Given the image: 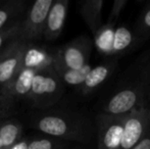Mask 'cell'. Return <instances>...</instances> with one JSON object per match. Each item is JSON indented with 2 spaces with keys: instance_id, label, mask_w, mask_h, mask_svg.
Wrapping results in <instances>:
<instances>
[{
  "instance_id": "obj_9",
  "label": "cell",
  "mask_w": 150,
  "mask_h": 149,
  "mask_svg": "<svg viewBox=\"0 0 150 149\" xmlns=\"http://www.w3.org/2000/svg\"><path fill=\"white\" fill-rule=\"evenodd\" d=\"M117 57H106L102 62L92 66L84 83L77 89L82 97H89L99 91L115 74L119 64Z\"/></svg>"
},
{
  "instance_id": "obj_21",
  "label": "cell",
  "mask_w": 150,
  "mask_h": 149,
  "mask_svg": "<svg viewBox=\"0 0 150 149\" xmlns=\"http://www.w3.org/2000/svg\"><path fill=\"white\" fill-rule=\"evenodd\" d=\"M21 23V22H20ZM20 23L0 31V52L4 47L14 39H18V33H20Z\"/></svg>"
},
{
  "instance_id": "obj_23",
  "label": "cell",
  "mask_w": 150,
  "mask_h": 149,
  "mask_svg": "<svg viewBox=\"0 0 150 149\" xmlns=\"http://www.w3.org/2000/svg\"><path fill=\"white\" fill-rule=\"evenodd\" d=\"M31 136H23L18 142L13 144L12 146H10L8 149H28L29 142H30Z\"/></svg>"
},
{
  "instance_id": "obj_11",
  "label": "cell",
  "mask_w": 150,
  "mask_h": 149,
  "mask_svg": "<svg viewBox=\"0 0 150 149\" xmlns=\"http://www.w3.org/2000/svg\"><path fill=\"white\" fill-rule=\"evenodd\" d=\"M38 70L23 64L16 77L9 84L0 88V93L10 95L16 102L25 101Z\"/></svg>"
},
{
  "instance_id": "obj_1",
  "label": "cell",
  "mask_w": 150,
  "mask_h": 149,
  "mask_svg": "<svg viewBox=\"0 0 150 149\" xmlns=\"http://www.w3.org/2000/svg\"><path fill=\"white\" fill-rule=\"evenodd\" d=\"M30 125L41 134L71 143L88 145L95 137V121L87 112L53 106L31 112Z\"/></svg>"
},
{
  "instance_id": "obj_25",
  "label": "cell",
  "mask_w": 150,
  "mask_h": 149,
  "mask_svg": "<svg viewBox=\"0 0 150 149\" xmlns=\"http://www.w3.org/2000/svg\"><path fill=\"white\" fill-rule=\"evenodd\" d=\"M67 149H89L87 147H85L84 145H80V144H71V146H69Z\"/></svg>"
},
{
  "instance_id": "obj_7",
  "label": "cell",
  "mask_w": 150,
  "mask_h": 149,
  "mask_svg": "<svg viewBox=\"0 0 150 149\" xmlns=\"http://www.w3.org/2000/svg\"><path fill=\"white\" fill-rule=\"evenodd\" d=\"M150 130V112L147 107L139 108L125 117L124 129L119 149H133Z\"/></svg>"
},
{
  "instance_id": "obj_12",
  "label": "cell",
  "mask_w": 150,
  "mask_h": 149,
  "mask_svg": "<svg viewBox=\"0 0 150 149\" xmlns=\"http://www.w3.org/2000/svg\"><path fill=\"white\" fill-rule=\"evenodd\" d=\"M139 44L141 43L139 42L134 31L126 25H120L115 28L112 43H111L110 57L120 58V56L135 49Z\"/></svg>"
},
{
  "instance_id": "obj_24",
  "label": "cell",
  "mask_w": 150,
  "mask_h": 149,
  "mask_svg": "<svg viewBox=\"0 0 150 149\" xmlns=\"http://www.w3.org/2000/svg\"><path fill=\"white\" fill-rule=\"evenodd\" d=\"M133 149H150V130L146 134V136Z\"/></svg>"
},
{
  "instance_id": "obj_3",
  "label": "cell",
  "mask_w": 150,
  "mask_h": 149,
  "mask_svg": "<svg viewBox=\"0 0 150 149\" xmlns=\"http://www.w3.org/2000/svg\"><path fill=\"white\" fill-rule=\"evenodd\" d=\"M65 86L53 68L47 66L36 73L25 103L34 110H45L56 106L64 94Z\"/></svg>"
},
{
  "instance_id": "obj_26",
  "label": "cell",
  "mask_w": 150,
  "mask_h": 149,
  "mask_svg": "<svg viewBox=\"0 0 150 149\" xmlns=\"http://www.w3.org/2000/svg\"><path fill=\"white\" fill-rule=\"evenodd\" d=\"M147 108H148L149 112H150V93H149V97H148V103H147Z\"/></svg>"
},
{
  "instance_id": "obj_17",
  "label": "cell",
  "mask_w": 150,
  "mask_h": 149,
  "mask_svg": "<svg viewBox=\"0 0 150 149\" xmlns=\"http://www.w3.org/2000/svg\"><path fill=\"white\" fill-rule=\"evenodd\" d=\"M115 28V26H111V25H102V27L94 35L95 46L97 50L105 57H110L111 43H112Z\"/></svg>"
},
{
  "instance_id": "obj_20",
  "label": "cell",
  "mask_w": 150,
  "mask_h": 149,
  "mask_svg": "<svg viewBox=\"0 0 150 149\" xmlns=\"http://www.w3.org/2000/svg\"><path fill=\"white\" fill-rule=\"evenodd\" d=\"M18 102L10 95L0 93V123L10 119L16 112Z\"/></svg>"
},
{
  "instance_id": "obj_5",
  "label": "cell",
  "mask_w": 150,
  "mask_h": 149,
  "mask_svg": "<svg viewBox=\"0 0 150 149\" xmlns=\"http://www.w3.org/2000/svg\"><path fill=\"white\" fill-rule=\"evenodd\" d=\"M53 0H37L27 9L20 23L18 39L27 43L43 38L46 18Z\"/></svg>"
},
{
  "instance_id": "obj_2",
  "label": "cell",
  "mask_w": 150,
  "mask_h": 149,
  "mask_svg": "<svg viewBox=\"0 0 150 149\" xmlns=\"http://www.w3.org/2000/svg\"><path fill=\"white\" fill-rule=\"evenodd\" d=\"M134 72L120 81L101 106V112L120 117L147 107L150 93V49L133 64Z\"/></svg>"
},
{
  "instance_id": "obj_4",
  "label": "cell",
  "mask_w": 150,
  "mask_h": 149,
  "mask_svg": "<svg viewBox=\"0 0 150 149\" xmlns=\"http://www.w3.org/2000/svg\"><path fill=\"white\" fill-rule=\"evenodd\" d=\"M93 46L94 42L90 37L81 35L64 45L54 48L52 64L73 70L83 68L89 64Z\"/></svg>"
},
{
  "instance_id": "obj_14",
  "label": "cell",
  "mask_w": 150,
  "mask_h": 149,
  "mask_svg": "<svg viewBox=\"0 0 150 149\" xmlns=\"http://www.w3.org/2000/svg\"><path fill=\"white\" fill-rule=\"evenodd\" d=\"M27 11L25 0H6L0 3V31L5 30L22 20Z\"/></svg>"
},
{
  "instance_id": "obj_10",
  "label": "cell",
  "mask_w": 150,
  "mask_h": 149,
  "mask_svg": "<svg viewBox=\"0 0 150 149\" xmlns=\"http://www.w3.org/2000/svg\"><path fill=\"white\" fill-rule=\"evenodd\" d=\"M69 0H53L46 18L43 38L48 42H53L60 37L64 29L69 12Z\"/></svg>"
},
{
  "instance_id": "obj_6",
  "label": "cell",
  "mask_w": 150,
  "mask_h": 149,
  "mask_svg": "<svg viewBox=\"0 0 150 149\" xmlns=\"http://www.w3.org/2000/svg\"><path fill=\"white\" fill-rule=\"evenodd\" d=\"M126 115L115 117L99 112L95 117L97 149H119Z\"/></svg>"
},
{
  "instance_id": "obj_8",
  "label": "cell",
  "mask_w": 150,
  "mask_h": 149,
  "mask_svg": "<svg viewBox=\"0 0 150 149\" xmlns=\"http://www.w3.org/2000/svg\"><path fill=\"white\" fill-rule=\"evenodd\" d=\"M28 44L14 39L0 52V88L9 84L21 71Z\"/></svg>"
},
{
  "instance_id": "obj_15",
  "label": "cell",
  "mask_w": 150,
  "mask_h": 149,
  "mask_svg": "<svg viewBox=\"0 0 150 149\" xmlns=\"http://www.w3.org/2000/svg\"><path fill=\"white\" fill-rule=\"evenodd\" d=\"M24 136L21 121L10 117L0 123V149H8Z\"/></svg>"
},
{
  "instance_id": "obj_16",
  "label": "cell",
  "mask_w": 150,
  "mask_h": 149,
  "mask_svg": "<svg viewBox=\"0 0 150 149\" xmlns=\"http://www.w3.org/2000/svg\"><path fill=\"white\" fill-rule=\"evenodd\" d=\"M54 72L58 76L60 81L63 83V85H67L74 87L76 89L80 87L82 84L84 83L85 79L87 78L88 74L92 68V66L90 62L83 68H78V70H73V68H67L60 66H56V64H52Z\"/></svg>"
},
{
  "instance_id": "obj_22",
  "label": "cell",
  "mask_w": 150,
  "mask_h": 149,
  "mask_svg": "<svg viewBox=\"0 0 150 149\" xmlns=\"http://www.w3.org/2000/svg\"><path fill=\"white\" fill-rule=\"evenodd\" d=\"M129 0H115L111 6L110 12L108 14L107 18L106 25H111V26H115V23L119 20V18L122 14V12L124 11V9L126 8V6L128 5Z\"/></svg>"
},
{
  "instance_id": "obj_18",
  "label": "cell",
  "mask_w": 150,
  "mask_h": 149,
  "mask_svg": "<svg viewBox=\"0 0 150 149\" xmlns=\"http://www.w3.org/2000/svg\"><path fill=\"white\" fill-rule=\"evenodd\" d=\"M71 144L74 143L42 134L38 136H32L28 149H67Z\"/></svg>"
},
{
  "instance_id": "obj_19",
  "label": "cell",
  "mask_w": 150,
  "mask_h": 149,
  "mask_svg": "<svg viewBox=\"0 0 150 149\" xmlns=\"http://www.w3.org/2000/svg\"><path fill=\"white\" fill-rule=\"evenodd\" d=\"M134 32L140 43L150 38V1L144 6L139 14Z\"/></svg>"
},
{
  "instance_id": "obj_13",
  "label": "cell",
  "mask_w": 150,
  "mask_h": 149,
  "mask_svg": "<svg viewBox=\"0 0 150 149\" xmlns=\"http://www.w3.org/2000/svg\"><path fill=\"white\" fill-rule=\"evenodd\" d=\"M103 6V0H83L79 3L80 14L93 35L102 27Z\"/></svg>"
}]
</instances>
